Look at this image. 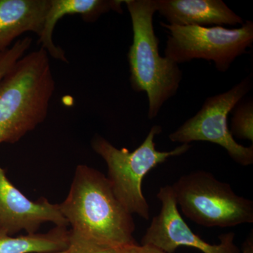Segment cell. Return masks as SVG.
Returning <instances> with one entry per match:
<instances>
[{"label":"cell","mask_w":253,"mask_h":253,"mask_svg":"<svg viewBox=\"0 0 253 253\" xmlns=\"http://www.w3.org/2000/svg\"><path fill=\"white\" fill-rule=\"evenodd\" d=\"M156 12L179 26H237L244 20L221 0H154Z\"/></svg>","instance_id":"30bf717a"},{"label":"cell","mask_w":253,"mask_h":253,"mask_svg":"<svg viewBox=\"0 0 253 253\" xmlns=\"http://www.w3.org/2000/svg\"><path fill=\"white\" fill-rule=\"evenodd\" d=\"M46 222L55 226H68L59 204H51L44 198L36 201L28 199L10 181L0 166V230L11 236L21 231L36 234Z\"/></svg>","instance_id":"9c48e42d"},{"label":"cell","mask_w":253,"mask_h":253,"mask_svg":"<svg viewBox=\"0 0 253 253\" xmlns=\"http://www.w3.org/2000/svg\"><path fill=\"white\" fill-rule=\"evenodd\" d=\"M59 206L73 231L121 249L136 244L132 214L115 196L107 176L94 168L77 166L67 197Z\"/></svg>","instance_id":"6da1fadb"},{"label":"cell","mask_w":253,"mask_h":253,"mask_svg":"<svg viewBox=\"0 0 253 253\" xmlns=\"http://www.w3.org/2000/svg\"><path fill=\"white\" fill-rule=\"evenodd\" d=\"M123 4L122 0H50L42 33L38 38L41 48L54 59L68 63L66 53L53 41L58 21L64 16L79 15L85 22H95L111 11L122 14Z\"/></svg>","instance_id":"8fae6325"},{"label":"cell","mask_w":253,"mask_h":253,"mask_svg":"<svg viewBox=\"0 0 253 253\" xmlns=\"http://www.w3.org/2000/svg\"><path fill=\"white\" fill-rule=\"evenodd\" d=\"M55 90L49 54H25L0 81V144H15L45 121Z\"/></svg>","instance_id":"7a4b0ae2"},{"label":"cell","mask_w":253,"mask_h":253,"mask_svg":"<svg viewBox=\"0 0 253 253\" xmlns=\"http://www.w3.org/2000/svg\"><path fill=\"white\" fill-rule=\"evenodd\" d=\"M168 33L165 56L179 64L194 59L213 61L216 69L226 72L236 58L253 44V21L241 27L179 26L161 22Z\"/></svg>","instance_id":"8992f818"},{"label":"cell","mask_w":253,"mask_h":253,"mask_svg":"<svg viewBox=\"0 0 253 253\" xmlns=\"http://www.w3.org/2000/svg\"><path fill=\"white\" fill-rule=\"evenodd\" d=\"M171 188L183 214L200 225L226 228L253 222V201L236 194L212 173L190 172Z\"/></svg>","instance_id":"5b68a950"},{"label":"cell","mask_w":253,"mask_h":253,"mask_svg":"<svg viewBox=\"0 0 253 253\" xmlns=\"http://www.w3.org/2000/svg\"><path fill=\"white\" fill-rule=\"evenodd\" d=\"M121 253H166L161 250L149 245H139L134 244L122 248Z\"/></svg>","instance_id":"e0dca14e"},{"label":"cell","mask_w":253,"mask_h":253,"mask_svg":"<svg viewBox=\"0 0 253 253\" xmlns=\"http://www.w3.org/2000/svg\"><path fill=\"white\" fill-rule=\"evenodd\" d=\"M121 248L102 244L78 231L70 230L69 244L66 253H121Z\"/></svg>","instance_id":"9a60e30c"},{"label":"cell","mask_w":253,"mask_h":253,"mask_svg":"<svg viewBox=\"0 0 253 253\" xmlns=\"http://www.w3.org/2000/svg\"><path fill=\"white\" fill-rule=\"evenodd\" d=\"M231 118V135L253 142V102L252 99L238 103Z\"/></svg>","instance_id":"5bb4252c"},{"label":"cell","mask_w":253,"mask_h":253,"mask_svg":"<svg viewBox=\"0 0 253 253\" xmlns=\"http://www.w3.org/2000/svg\"><path fill=\"white\" fill-rule=\"evenodd\" d=\"M50 0H0V52L23 33H42Z\"/></svg>","instance_id":"7c38bea8"},{"label":"cell","mask_w":253,"mask_h":253,"mask_svg":"<svg viewBox=\"0 0 253 253\" xmlns=\"http://www.w3.org/2000/svg\"><path fill=\"white\" fill-rule=\"evenodd\" d=\"M132 26V44L127 58L131 88L144 91L149 101L148 118L157 117L163 105L177 93L183 73L179 64L161 56L155 33L154 0H125Z\"/></svg>","instance_id":"3957f363"},{"label":"cell","mask_w":253,"mask_h":253,"mask_svg":"<svg viewBox=\"0 0 253 253\" xmlns=\"http://www.w3.org/2000/svg\"><path fill=\"white\" fill-rule=\"evenodd\" d=\"M31 44V38H23L18 40L7 49L0 52V81L15 63L26 54Z\"/></svg>","instance_id":"2e32d148"},{"label":"cell","mask_w":253,"mask_h":253,"mask_svg":"<svg viewBox=\"0 0 253 253\" xmlns=\"http://www.w3.org/2000/svg\"><path fill=\"white\" fill-rule=\"evenodd\" d=\"M161 132V126H153L144 141L133 151L118 149L99 134L91 139V148L106 163L107 179L116 197L128 212L146 220L149 219L150 207L142 191L144 176L168 158L185 154L191 147L181 144L172 151H158L155 138Z\"/></svg>","instance_id":"277c9868"},{"label":"cell","mask_w":253,"mask_h":253,"mask_svg":"<svg viewBox=\"0 0 253 253\" xmlns=\"http://www.w3.org/2000/svg\"><path fill=\"white\" fill-rule=\"evenodd\" d=\"M252 86V76H249L225 92L207 98L195 116L169 134V140L181 144L208 141L225 149L238 164L245 167L251 166L253 163V145L245 146L235 140L229 130L228 116Z\"/></svg>","instance_id":"52a82bcc"},{"label":"cell","mask_w":253,"mask_h":253,"mask_svg":"<svg viewBox=\"0 0 253 253\" xmlns=\"http://www.w3.org/2000/svg\"><path fill=\"white\" fill-rule=\"evenodd\" d=\"M157 197L162 204L161 211L153 218L141 245L154 246L166 253H174L181 246L194 248L204 253H239L234 243V233L221 234L220 243L212 245L193 232L178 211L171 186L161 187Z\"/></svg>","instance_id":"ba28073f"},{"label":"cell","mask_w":253,"mask_h":253,"mask_svg":"<svg viewBox=\"0 0 253 253\" xmlns=\"http://www.w3.org/2000/svg\"><path fill=\"white\" fill-rule=\"evenodd\" d=\"M70 230L55 226L44 234L13 236L0 230V253H56L66 251Z\"/></svg>","instance_id":"4fadbf2b"},{"label":"cell","mask_w":253,"mask_h":253,"mask_svg":"<svg viewBox=\"0 0 253 253\" xmlns=\"http://www.w3.org/2000/svg\"><path fill=\"white\" fill-rule=\"evenodd\" d=\"M243 253H253V235L250 234L243 245Z\"/></svg>","instance_id":"ac0fdd59"},{"label":"cell","mask_w":253,"mask_h":253,"mask_svg":"<svg viewBox=\"0 0 253 253\" xmlns=\"http://www.w3.org/2000/svg\"><path fill=\"white\" fill-rule=\"evenodd\" d=\"M56 253H66V251H63V252Z\"/></svg>","instance_id":"d6986e66"}]
</instances>
